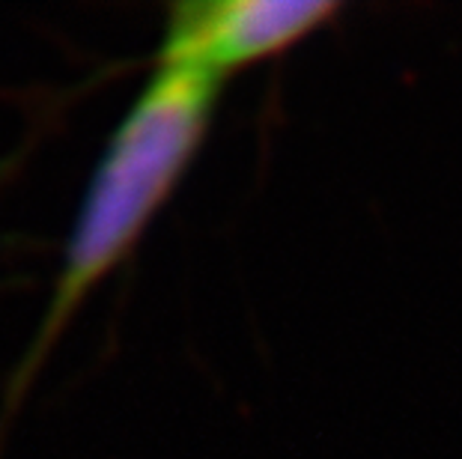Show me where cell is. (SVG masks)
Returning <instances> with one entry per match:
<instances>
[{
  "label": "cell",
  "mask_w": 462,
  "mask_h": 459,
  "mask_svg": "<svg viewBox=\"0 0 462 459\" xmlns=\"http://www.w3.org/2000/svg\"><path fill=\"white\" fill-rule=\"evenodd\" d=\"M221 81L191 66L155 63L150 81L111 134L69 236L63 275L15 376L22 394L66 322L107 271L134 251L198 159L218 107Z\"/></svg>",
  "instance_id": "1"
},
{
  "label": "cell",
  "mask_w": 462,
  "mask_h": 459,
  "mask_svg": "<svg viewBox=\"0 0 462 459\" xmlns=\"http://www.w3.org/2000/svg\"><path fill=\"white\" fill-rule=\"evenodd\" d=\"M334 0H189L167 13L155 63L191 66L224 84L322 31L340 15Z\"/></svg>",
  "instance_id": "2"
}]
</instances>
